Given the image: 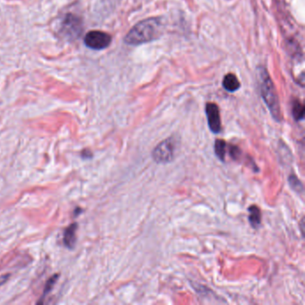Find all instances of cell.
Returning <instances> with one entry per match:
<instances>
[{
    "label": "cell",
    "instance_id": "cell-8",
    "mask_svg": "<svg viewBox=\"0 0 305 305\" xmlns=\"http://www.w3.org/2000/svg\"><path fill=\"white\" fill-rule=\"evenodd\" d=\"M222 85L229 93H235L241 87L240 82L234 73H227L223 79Z\"/></svg>",
    "mask_w": 305,
    "mask_h": 305
},
{
    "label": "cell",
    "instance_id": "cell-14",
    "mask_svg": "<svg viewBox=\"0 0 305 305\" xmlns=\"http://www.w3.org/2000/svg\"><path fill=\"white\" fill-rule=\"evenodd\" d=\"M230 155L232 157V159L234 160H238V158L241 155V151L240 149L237 148V146H231L230 148Z\"/></svg>",
    "mask_w": 305,
    "mask_h": 305
},
{
    "label": "cell",
    "instance_id": "cell-4",
    "mask_svg": "<svg viewBox=\"0 0 305 305\" xmlns=\"http://www.w3.org/2000/svg\"><path fill=\"white\" fill-rule=\"evenodd\" d=\"M177 141L173 138H169L157 145L152 151L154 161L159 164H167L174 160L176 152Z\"/></svg>",
    "mask_w": 305,
    "mask_h": 305
},
{
    "label": "cell",
    "instance_id": "cell-10",
    "mask_svg": "<svg viewBox=\"0 0 305 305\" xmlns=\"http://www.w3.org/2000/svg\"><path fill=\"white\" fill-rule=\"evenodd\" d=\"M292 114L295 121H301L304 118V105L299 101H294L292 107Z\"/></svg>",
    "mask_w": 305,
    "mask_h": 305
},
{
    "label": "cell",
    "instance_id": "cell-15",
    "mask_svg": "<svg viewBox=\"0 0 305 305\" xmlns=\"http://www.w3.org/2000/svg\"><path fill=\"white\" fill-rule=\"evenodd\" d=\"M81 157L85 160H89V159H92L93 157V154L91 149H85L81 152Z\"/></svg>",
    "mask_w": 305,
    "mask_h": 305
},
{
    "label": "cell",
    "instance_id": "cell-2",
    "mask_svg": "<svg viewBox=\"0 0 305 305\" xmlns=\"http://www.w3.org/2000/svg\"><path fill=\"white\" fill-rule=\"evenodd\" d=\"M258 74H259V85H260L261 97L274 119L277 122H281L282 114L279 100L277 96L276 87L271 80V77L269 75L267 69L263 66L258 67Z\"/></svg>",
    "mask_w": 305,
    "mask_h": 305
},
{
    "label": "cell",
    "instance_id": "cell-13",
    "mask_svg": "<svg viewBox=\"0 0 305 305\" xmlns=\"http://www.w3.org/2000/svg\"><path fill=\"white\" fill-rule=\"evenodd\" d=\"M288 182H289L290 187L293 189L294 192L300 193L303 192V189H304L303 188V185L301 184V181L299 180L294 175H290Z\"/></svg>",
    "mask_w": 305,
    "mask_h": 305
},
{
    "label": "cell",
    "instance_id": "cell-11",
    "mask_svg": "<svg viewBox=\"0 0 305 305\" xmlns=\"http://www.w3.org/2000/svg\"><path fill=\"white\" fill-rule=\"evenodd\" d=\"M215 153L216 156L221 161H225V153H226V142L224 140H219L217 139L215 141Z\"/></svg>",
    "mask_w": 305,
    "mask_h": 305
},
{
    "label": "cell",
    "instance_id": "cell-12",
    "mask_svg": "<svg viewBox=\"0 0 305 305\" xmlns=\"http://www.w3.org/2000/svg\"><path fill=\"white\" fill-rule=\"evenodd\" d=\"M57 278H58V276H57V275H54L53 277H50V278L48 279L47 283H46V285H45L43 293H42V295H41V297H40V301H38V303L43 302V299H44L45 296L53 289V287H54V285L56 284Z\"/></svg>",
    "mask_w": 305,
    "mask_h": 305
},
{
    "label": "cell",
    "instance_id": "cell-6",
    "mask_svg": "<svg viewBox=\"0 0 305 305\" xmlns=\"http://www.w3.org/2000/svg\"><path fill=\"white\" fill-rule=\"evenodd\" d=\"M205 111H206V116H207L210 131L215 134L220 133L221 130H222L220 114H219V109L217 104L207 103Z\"/></svg>",
    "mask_w": 305,
    "mask_h": 305
},
{
    "label": "cell",
    "instance_id": "cell-7",
    "mask_svg": "<svg viewBox=\"0 0 305 305\" xmlns=\"http://www.w3.org/2000/svg\"><path fill=\"white\" fill-rule=\"evenodd\" d=\"M78 224L72 223L64 230V244L68 249H73L77 244V232Z\"/></svg>",
    "mask_w": 305,
    "mask_h": 305
},
{
    "label": "cell",
    "instance_id": "cell-3",
    "mask_svg": "<svg viewBox=\"0 0 305 305\" xmlns=\"http://www.w3.org/2000/svg\"><path fill=\"white\" fill-rule=\"evenodd\" d=\"M84 24L82 18L73 14L65 15L61 23V32L68 40H74L78 39L83 33Z\"/></svg>",
    "mask_w": 305,
    "mask_h": 305
},
{
    "label": "cell",
    "instance_id": "cell-5",
    "mask_svg": "<svg viewBox=\"0 0 305 305\" xmlns=\"http://www.w3.org/2000/svg\"><path fill=\"white\" fill-rule=\"evenodd\" d=\"M85 44L93 50H102L109 47L112 37L107 32L101 31H91L85 37Z\"/></svg>",
    "mask_w": 305,
    "mask_h": 305
},
{
    "label": "cell",
    "instance_id": "cell-9",
    "mask_svg": "<svg viewBox=\"0 0 305 305\" xmlns=\"http://www.w3.org/2000/svg\"><path fill=\"white\" fill-rule=\"evenodd\" d=\"M249 217L248 220L253 228H258L261 223V213L256 205H252L248 208Z\"/></svg>",
    "mask_w": 305,
    "mask_h": 305
},
{
    "label": "cell",
    "instance_id": "cell-1",
    "mask_svg": "<svg viewBox=\"0 0 305 305\" xmlns=\"http://www.w3.org/2000/svg\"><path fill=\"white\" fill-rule=\"evenodd\" d=\"M161 32L162 18L150 17L135 24L125 35L124 40L126 44L133 46L144 44L158 39L161 36Z\"/></svg>",
    "mask_w": 305,
    "mask_h": 305
}]
</instances>
